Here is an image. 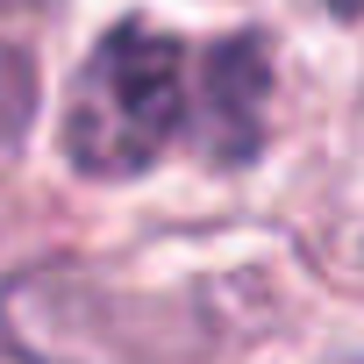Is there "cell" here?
I'll return each instance as SVG.
<instances>
[{
  "instance_id": "7a4b0ae2",
  "label": "cell",
  "mask_w": 364,
  "mask_h": 364,
  "mask_svg": "<svg viewBox=\"0 0 364 364\" xmlns=\"http://www.w3.org/2000/svg\"><path fill=\"white\" fill-rule=\"evenodd\" d=\"M200 86H208V150L215 157H250L257 129H264V43L229 36L200 65Z\"/></svg>"
},
{
  "instance_id": "277c9868",
  "label": "cell",
  "mask_w": 364,
  "mask_h": 364,
  "mask_svg": "<svg viewBox=\"0 0 364 364\" xmlns=\"http://www.w3.org/2000/svg\"><path fill=\"white\" fill-rule=\"evenodd\" d=\"M0 364H29V357H15V350H0Z\"/></svg>"
},
{
  "instance_id": "3957f363",
  "label": "cell",
  "mask_w": 364,
  "mask_h": 364,
  "mask_svg": "<svg viewBox=\"0 0 364 364\" xmlns=\"http://www.w3.org/2000/svg\"><path fill=\"white\" fill-rule=\"evenodd\" d=\"M328 8H336V15H357V8H364V0H328Z\"/></svg>"
},
{
  "instance_id": "6da1fadb",
  "label": "cell",
  "mask_w": 364,
  "mask_h": 364,
  "mask_svg": "<svg viewBox=\"0 0 364 364\" xmlns=\"http://www.w3.org/2000/svg\"><path fill=\"white\" fill-rule=\"evenodd\" d=\"M186 122V50L171 36L122 22L79 72L65 107V157L93 178H129Z\"/></svg>"
}]
</instances>
